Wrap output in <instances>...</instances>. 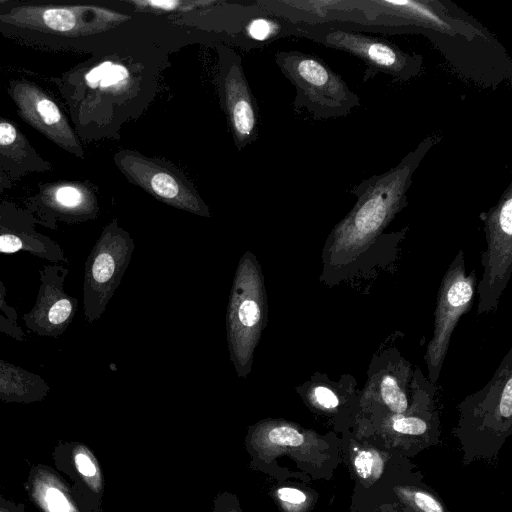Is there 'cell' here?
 Listing matches in <instances>:
<instances>
[{
  "label": "cell",
  "mask_w": 512,
  "mask_h": 512,
  "mask_svg": "<svg viewBox=\"0 0 512 512\" xmlns=\"http://www.w3.org/2000/svg\"><path fill=\"white\" fill-rule=\"evenodd\" d=\"M439 137L428 136L388 171L373 175L354 186L357 200L329 233L321 255L320 281L328 286L352 279L377 248L400 240L408 227L394 234L385 229L407 205L412 177Z\"/></svg>",
  "instance_id": "1"
},
{
  "label": "cell",
  "mask_w": 512,
  "mask_h": 512,
  "mask_svg": "<svg viewBox=\"0 0 512 512\" xmlns=\"http://www.w3.org/2000/svg\"><path fill=\"white\" fill-rule=\"evenodd\" d=\"M128 18L98 2L17 0L0 13V34L46 52L99 53L112 31Z\"/></svg>",
  "instance_id": "2"
},
{
  "label": "cell",
  "mask_w": 512,
  "mask_h": 512,
  "mask_svg": "<svg viewBox=\"0 0 512 512\" xmlns=\"http://www.w3.org/2000/svg\"><path fill=\"white\" fill-rule=\"evenodd\" d=\"M267 320L262 268L255 254L245 251L236 267L226 313L229 358L240 378L252 371L254 351Z\"/></svg>",
  "instance_id": "3"
},
{
  "label": "cell",
  "mask_w": 512,
  "mask_h": 512,
  "mask_svg": "<svg viewBox=\"0 0 512 512\" xmlns=\"http://www.w3.org/2000/svg\"><path fill=\"white\" fill-rule=\"evenodd\" d=\"M276 62L296 88L294 105L315 119L348 115L360 106V98L322 59L299 51L279 52Z\"/></svg>",
  "instance_id": "4"
},
{
  "label": "cell",
  "mask_w": 512,
  "mask_h": 512,
  "mask_svg": "<svg viewBox=\"0 0 512 512\" xmlns=\"http://www.w3.org/2000/svg\"><path fill=\"white\" fill-rule=\"evenodd\" d=\"M131 235L113 219L102 230L84 267L83 312L87 323L98 320L115 294L134 251Z\"/></svg>",
  "instance_id": "5"
},
{
  "label": "cell",
  "mask_w": 512,
  "mask_h": 512,
  "mask_svg": "<svg viewBox=\"0 0 512 512\" xmlns=\"http://www.w3.org/2000/svg\"><path fill=\"white\" fill-rule=\"evenodd\" d=\"M484 223L486 249L481 254L483 274L477 284V315L498 307L512 274V184L497 204L480 214Z\"/></svg>",
  "instance_id": "6"
},
{
  "label": "cell",
  "mask_w": 512,
  "mask_h": 512,
  "mask_svg": "<svg viewBox=\"0 0 512 512\" xmlns=\"http://www.w3.org/2000/svg\"><path fill=\"white\" fill-rule=\"evenodd\" d=\"M309 34V37L324 46L345 51L361 59L366 66L364 82L378 73L408 81L422 70L421 55L405 52L386 39L342 29L330 23L315 25Z\"/></svg>",
  "instance_id": "7"
},
{
  "label": "cell",
  "mask_w": 512,
  "mask_h": 512,
  "mask_svg": "<svg viewBox=\"0 0 512 512\" xmlns=\"http://www.w3.org/2000/svg\"><path fill=\"white\" fill-rule=\"evenodd\" d=\"M475 287L476 272L472 270L466 274L464 252L460 250L441 280L434 311L433 335L424 354L431 384L439 379L452 333L461 316L470 310Z\"/></svg>",
  "instance_id": "8"
},
{
  "label": "cell",
  "mask_w": 512,
  "mask_h": 512,
  "mask_svg": "<svg viewBox=\"0 0 512 512\" xmlns=\"http://www.w3.org/2000/svg\"><path fill=\"white\" fill-rule=\"evenodd\" d=\"M114 162L129 181L155 199L198 216H211L209 207L195 188L179 171L163 161L137 151L122 150L114 155Z\"/></svg>",
  "instance_id": "9"
},
{
  "label": "cell",
  "mask_w": 512,
  "mask_h": 512,
  "mask_svg": "<svg viewBox=\"0 0 512 512\" xmlns=\"http://www.w3.org/2000/svg\"><path fill=\"white\" fill-rule=\"evenodd\" d=\"M7 93L18 116L62 150L84 159L85 152L72 123L57 100L26 78L8 81Z\"/></svg>",
  "instance_id": "10"
},
{
  "label": "cell",
  "mask_w": 512,
  "mask_h": 512,
  "mask_svg": "<svg viewBox=\"0 0 512 512\" xmlns=\"http://www.w3.org/2000/svg\"><path fill=\"white\" fill-rule=\"evenodd\" d=\"M24 208L42 226L56 229L58 223L76 224L94 220L99 204L94 185L87 181L58 180L39 184L23 200Z\"/></svg>",
  "instance_id": "11"
},
{
  "label": "cell",
  "mask_w": 512,
  "mask_h": 512,
  "mask_svg": "<svg viewBox=\"0 0 512 512\" xmlns=\"http://www.w3.org/2000/svg\"><path fill=\"white\" fill-rule=\"evenodd\" d=\"M69 269L61 264L43 265L35 304L22 315L26 328L43 337L57 338L72 323L78 299L65 291Z\"/></svg>",
  "instance_id": "12"
},
{
  "label": "cell",
  "mask_w": 512,
  "mask_h": 512,
  "mask_svg": "<svg viewBox=\"0 0 512 512\" xmlns=\"http://www.w3.org/2000/svg\"><path fill=\"white\" fill-rule=\"evenodd\" d=\"M54 459L74 482L72 487L90 512H102L104 477L101 466L88 446L69 442L55 449Z\"/></svg>",
  "instance_id": "13"
},
{
  "label": "cell",
  "mask_w": 512,
  "mask_h": 512,
  "mask_svg": "<svg viewBox=\"0 0 512 512\" xmlns=\"http://www.w3.org/2000/svg\"><path fill=\"white\" fill-rule=\"evenodd\" d=\"M221 87L224 106L235 142L239 147H243L255 136L256 111L237 55L225 65Z\"/></svg>",
  "instance_id": "14"
},
{
  "label": "cell",
  "mask_w": 512,
  "mask_h": 512,
  "mask_svg": "<svg viewBox=\"0 0 512 512\" xmlns=\"http://www.w3.org/2000/svg\"><path fill=\"white\" fill-rule=\"evenodd\" d=\"M410 365L395 349L374 355L368 369V390L378 393L384 405L395 414L408 408L405 391L410 381Z\"/></svg>",
  "instance_id": "15"
},
{
  "label": "cell",
  "mask_w": 512,
  "mask_h": 512,
  "mask_svg": "<svg viewBox=\"0 0 512 512\" xmlns=\"http://www.w3.org/2000/svg\"><path fill=\"white\" fill-rule=\"evenodd\" d=\"M25 486L30 500L41 512H90L79 494L47 465H35Z\"/></svg>",
  "instance_id": "16"
},
{
  "label": "cell",
  "mask_w": 512,
  "mask_h": 512,
  "mask_svg": "<svg viewBox=\"0 0 512 512\" xmlns=\"http://www.w3.org/2000/svg\"><path fill=\"white\" fill-rule=\"evenodd\" d=\"M0 169L14 182L30 173L52 170V164L34 148L12 120L0 116Z\"/></svg>",
  "instance_id": "17"
},
{
  "label": "cell",
  "mask_w": 512,
  "mask_h": 512,
  "mask_svg": "<svg viewBox=\"0 0 512 512\" xmlns=\"http://www.w3.org/2000/svg\"><path fill=\"white\" fill-rule=\"evenodd\" d=\"M50 386L40 375L18 365L0 360V400L31 404L42 401Z\"/></svg>",
  "instance_id": "18"
},
{
  "label": "cell",
  "mask_w": 512,
  "mask_h": 512,
  "mask_svg": "<svg viewBox=\"0 0 512 512\" xmlns=\"http://www.w3.org/2000/svg\"><path fill=\"white\" fill-rule=\"evenodd\" d=\"M383 11H393L401 17L413 20V24H430L432 30L437 32H463L468 35L467 29L475 28L472 24H456L458 19L445 14L446 8H438L437 1H373ZM471 34H475L470 32Z\"/></svg>",
  "instance_id": "19"
},
{
  "label": "cell",
  "mask_w": 512,
  "mask_h": 512,
  "mask_svg": "<svg viewBox=\"0 0 512 512\" xmlns=\"http://www.w3.org/2000/svg\"><path fill=\"white\" fill-rule=\"evenodd\" d=\"M27 252L54 263H68L62 247L49 236L35 229L0 226V253Z\"/></svg>",
  "instance_id": "20"
},
{
  "label": "cell",
  "mask_w": 512,
  "mask_h": 512,
  "mask_svg": "<svg viewBox=\"0 0 512 512\" xmlns=\"http://www.w3.org/2000/svg\"><path fill=\"white\" fill-rule=\"evenodd\" d=\"M125 3L132 5L136 10L149 12H188L218 4L217 1L209 0H129Z\"/></svg>",
  "instance_id": "21"
},
{
  "label": "cell",
  "mask_w": 512,
  "mask_h": 512,
  "mask_svg": "<svg viewBox=\"0 0 512 512\" xmlns=\"http://www.w3.org/2000/svg\"><path fill=\"white\" fill-rule=\"evenodd\" d=\"M41 223L24 207L0 199V226L17 229H35Z\"/></svg>",
  "instance_id": "22"
},
{
  "label": "cell",
  "mask_w": 512,
  "mask_h": 512,
  "mask_svg": "<svg viewBox=\"0 0 512 512\" xmlns=\"http://www.w3.org/2000/svg\"><path fill=\"white\" fill-rule=\"evenodd\" d=\"M275 503L284 512H299L307 502V494L289 485H278L270 491Z\"/></svg>",
  "instance_id": "23"
},
{
  "label": "cell",
  "mask_w": 512,
  "mask_h": 512,
  "mask_svg": "<svg viewBox=\"0 0 512 512\" xmlns=\"http://www.w3.org/2000/svg\"><path fill=\"white\" fill-rule=\"evenodd\" d=\"M357 474L363 479H375L383 471V460L377 452L363 450L354 459Z\"/></svg>",
  "instance_id": "24"
},
{
  "label": "cell",
  "mask_w": 512,
  "mask_h": 512,
  "mask_svg": "<svg viewBox=\"0 0 512 512\" xmlns=\"http://www.w3.org/2000/svg\"><path fill=\"white\" fill-rule=\"evenodd\" d=\"M393 418L392 428L402 434L408 435H421L427 430V423L416 416H402V414H396Z\"/></svg>",
  "instance_id": "25"
},
{
  "label": "cell",
  "mask_w": 512,
  "mask_h": 512,
  "mask_svg": "<svg viewBox=\"0 0 512 512\" xmlns=\"http://www.w3.org/2000/svg\"><path fill=\"white\" fill-rule=\"evenodd\" d=\"M211 512H244L239 498L230 491H221L213 499Z\"/></svg>",
  "instance_id": "26"
},
{
  "label": "cell",
  "mask_w": 512,
  "mask_h": 512,
  "mask_svg": "<svg viewBox=\"0 0 512 512\" xmlns=\"http://www.w3.org/2000/svg\"><path fill=\"white\" fill-rule=\"evenodd\" d=\"M411 498L415 506L422 512H444L441 504L429 494L422 491H414Z\"/></svg>",
  "instance_id": "27"
},
{
  "label": "cell",
  "mask_w": 512,
  "mask_h": 512,
  "mask_svg": "<svg viewBox=\"0 0 512 512\" xmlns=\"http://www.w3.org/2000/svg\"><path fill=\"white\" fill-rule=\"evenodd\" d=\"M276 31V25L266 19H256L248 26V32L256 40H265Z\"/></svg>",
  "instance_id": "28"
},
{
  "label": "cell",
  "mask_w": 512,
  "mask_h": 512,
  "mask_svg": "<svg viewBox=\"0 0 512 512\" xmlns=\"http://www.w3.org/2000/svg\"><path fill=\"white\" fill-rule=\"evenodd\" d=\"M0 332L6 334L7 336L17 340V341H25L26 334L22 330V328L9 321L4 315L0 313Z\"/></svg>",
  "instance_id": "29"
},
{
  "label": "cell",
  "mask_w": 512,
  "mask_h": 512,
  "mask_svg": "<svg viewBox=\"0 0 512 512\" xmlns=\"http://www.w3.org/2000/svg\"><path fill=\"white\" fill-rule=\"evenodd\" d=\"M6 295L7 289L3 282L0 280V311L2 312V315H4L9 321L18 325L17 310L8 304L6 300Z\"/></svg>",
  "instance_id": "30"
},
{
  "label": "cell",
  "mask_w": 512,
  "mask_h": 512,
  "mask_svg": "<svg viewBox=\"0 0 512 512\" xmlns=\"http://www.w3.org/2000/svg\"><path fill=\"white\" fill-rule=\"evenodd\" d=\"M0 512H25L21 505H17L0 495Z\"/></svg>",
  "instance_id": "31"
},
{
  "label": "cell",
  "mask_w": 512,
  "mask_h": 512,
  "mask_svg": "<svg viewBox=\"0 0 512 512\" xmlns=\"http://www.w3.org/2000/svg\"><path fill=\"white\" fill-rule=\"evenodd\" d=\"M14 181L0 169V194L11 189Z\"/></svg>",
  "instance_id": "32"
},
{
  "label": "cell",
  "mask_w": 512,
  "mask_h": 512,
  "mask_svg": "<svg viewBox=\"0 0 512 512\" xmlns=\"http://www.w3.org/2000/svg\"><path fill=\"white\" fill-rule=\"evenodd\" d=\"M17 0H0V13L11 8Z\"/></svg>",
  "instance_id": "33"
}]
</instances>
